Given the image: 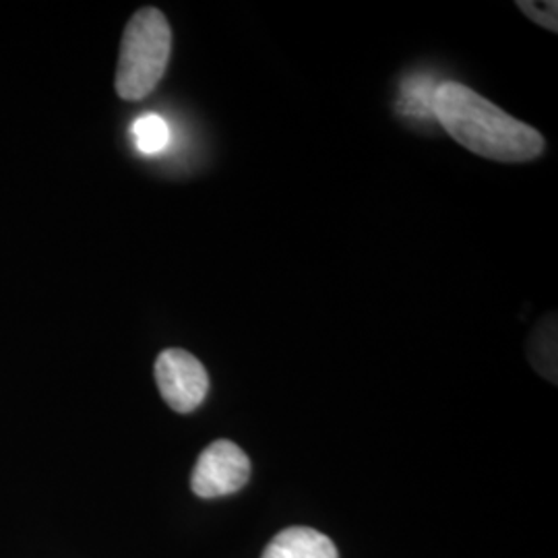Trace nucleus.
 I'll return each mask as SVG.
<instances>
[{"label": "nucleus", "instance_id": "nucleus-4", "mask_svg": "<svg viewBox=\"0 0 558 558\" xmlns=\"http://www.w3.org/2000/svg\"><path fill=\"white\" fill-rule=\"evenodd\" d=\"M156 380L163 401L179 414L197 410L207 398L209 377L191 352L170 348L156 360Z\"/></svg>", "mask_w": 558, "mask_h": 558}, {"label": "nucleus", "instance_id": "nucleus-5", "mask_svg": "<svg viewBox=\"0 0 558 558\" xmlns=\"http://www.w3.org/2000/svg\"><path fill=\"white\" fill-rule=\"evenodd\" d=\"M260 558H339L338 548L313 527H288L271 539Z\"/></svg>", "mask_w": 558, "mask_h": 558}, {"label": "nucleus", "instance_id": "nucleus-3", "mask_svg": "<svg viewBox=\"0 0 558 558\" xmlns=\"http://www.w3.org/2000/svg\"><path fill=\"white\" fill-rule=\"evenodd\" d=\"M251 478V459L232 440H214L197 459L191 488L201 499L234 495Z\"/></svg>", "mask_w": 558, "mask_h": 558}, {"label": "nucleus", "instance_id": "nucleus-7", "mask_svg": "<svg viewBox=\"0 0 558 558\" xmlns=\"http://www.w3.org/2000/svg\"><path fill=\"white\" fill-rule=\"evenodd\" d=\"M519 9L523 15H527L539 27L550 29L553 34L558 32V2H530V0H519Z\"/></svg>", "mask_w": 558, "mask_h": 558}, {"label": "nucleus", "instance_id": "nucleus-1", "mask_svg": "<svg viewBox=\"0 0 558 558\" xmlns=\"http://www.w3.org/2000/svg\"><path fill=\"white\" fill-rule=\"evenodd\" d=\"M435 117L440 126L465 149L486 160L502 163L532 161L544 151V137L513 119L478 92L449 81L435 92Z\"/></svg>", "mask_w": 558, "mask_h": 558}, {"label": "nucleus", "instance_id": "nucleus-6", "mask_svg": "<svg viewBox=\"0 0 558 558\" xmlns=\"http://www.w3.org/2000/svg\"><path fill=\"white\" fill-rule=\"evenodd\" d=\"M133 140L143 156H158L170 143V126L160 114H143L133 122Z\"/></svg>", "mask_w": 558, "mask_h": 558}, {"label": "nucleus", "instance_id": "nucleus-2", "mask_svg": "<svg viewBox=\"0 0 558 558\" xmlns=\"http://www.w3.org/2000/svg\"><path fill=\"white\" fill-rule=\"evenodd\" d=\"M172 52V29L160 9L145 7L137 11L122 36L117 94L122 100L147 98L160 83Z\"/></svg>", "mask_w": 558, "mask_h": 558}]
</instances>
